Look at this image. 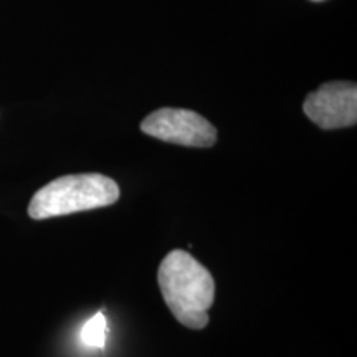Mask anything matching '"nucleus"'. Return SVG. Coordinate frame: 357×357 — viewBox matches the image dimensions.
Masks as SVG:
<instances>
[{"label": "nucleus", "instance_id": "1", "mask_svg": "<svg viewBox=\"0 0 357 357\" xmlns=\"http://www.w3.org/2000/svg\"><path fill=\"white\" fill-rule=\"evenodd\" d=\"M158 283L164 301L178 323L190 329L208 324V310L215 300L211 271L184 250H172L160 261Z\"/></svg>", "mask_w": 357, "mask_h": 357}, {"label": "nucleus", "instance_id": "5", "mask_svg": "<svg viewBox=\"0 0 357 357\" xmlns=\"http://www.w3.org/2000/svg\"><path fill=\"white\" fill-rule=\"evenodd\" d=\"M106 333H108V328H106V318L98 312L96 316H93L91 319L84 324L82 337L83 342L89 347H102L105 346Z\"/></svg>", "mask_w": 357, "mask_h": 357}, {"label": "nucleus", "instance_id": "6", "mask_svg": "<svg viewBox=\"0 0 357 357\" xmlns=\"http://www.w3.org/2000/svg\"><path fill=\"white\" fill-rule=\"evenodd\" d=\"M312 2H323V0H312Z\"/></svg>", "mask_w": 357, "mask_h": 357}, {"label": "nucleus", "instance_id": "2", "mask_svg": "<svg viewBox=\"0 0 357 357\" xmlns=\"http://www.w3.org/2000/svg\"><path fill=\"white\" fill-rule=\"evenodd\" d=\"M121 190L113 178L102 174L63 176L43 185L29 205L33 220L63 217L70 213L108 207L118 202Z\"/></svg>", "mask_w": 357, "mask_h": 357}, {"label": "nucleus", "instance_id": "4", "mask_svg": "<svg viewBox=\"0 0 357 357\" xmlns=\"http://www.w3.org/2000/svg\"><path fill=\"white\" fill-rule=\"evenodd\" d=\"M303 111L321 129H341L357 123V86L351 82H329L306 96Z\"/></svg>", "mask_w": 357, "mask_h": 357}, {"label": "nucleus", "instance_id": "3", "mask_svg": "<svg viewBox=\"0 0 357 357\" xmlns=\"http://www.w3.org/2000/svg\"><path fill=\"white\" fill-rule=\"evenodd\" d=\"M141 131L155 139L185 147H211L217 141V129L204 116L181 108L154 111L141 123Z\"/></svg>", "mask_w": 357, "mask_h": 357}]
</instances>
